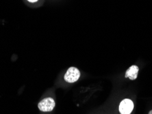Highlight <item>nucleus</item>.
Here are the masks:
<instances>
[{"mask_svg": "<svg viewBox=\"0 0 152 114\" xmlns=\"http://www.w3.org/2000/svg\"><path fill=\"white\" fill-rule=\"evenodd\" d=\"M56 105L54 100L51 97H48L42 99L38 105V107L43 112H50L54 109Z\"/></svg>", "mask_w": 152, "mask_h": 114, "instance_id": "obj_1", "label": "nucleus"}, {"mask_svg": "<svg viewBox=\"0 0 152 114\" xmlns=\"http://www.w3.org/2000/svg\"><path fill=\"white\" fill-rule=\"evenodd\" d=\"M80 77V70L77 68H75V67H70L67 71H66L65 75H64V78L66 82L72 84V83L77 81L79 79Z\"/></svg>", "mask_w": 152, "mask_h": 114, "instance_id": "obj_2", "label": "nucleus"}, {"mask_svg": "<svg viewBox=\"0 0 152 114\" xmlns=\"http://www.w3.org/2000/svg\"><path fill=\"white\" fill-rule=\"evenodd\" d=\"M134 109V103L130 99L126 98L121 102L119 111L121 114H130Z\"/></svg>", "mask_w": 152, "mask_h": 114, "instance_id": "obj_3", "label": "nucleus"}, {"mask_svg": "<svg viewBox=\"0 0 152 114\" xmlns=\"http://www.w3.org/2000/svg\"><path fill=\"white\" fill-rule=\"evenodd\" d=\"M139 70V68L137 66L133 65L129 67L128 70L126 71V75L125 77L126 78L128 77L129 79L131 80H134L136 79V78L138 77V73Z\"/></svg>", "mask_w": 152, "mask_h": 114, "instance_id": "obj_4", "label": "nucleus"}, {"mask_svg": "<svg viewBox=\"0 0 152 114\" xmlns=\"http://www.w3.org/2000/svg\"><path fill=\"white\" fill-rule=\"evenodd\" d=\"M28 1H30V2H32V3H34V2L37 1L38 0H28Z\"/></svg>", "mask_w": 152, "mask_h": 114, "instance_id": "obj_5", "label": "nucleus"}, {"mask_svg": "<svg viewBox=\"0 0 152 114\" xmlns=\"http://www.w3.org/2000/svg\"><path fill=\"white\" fill-rule=\"evenodd\" d=\"M149 114H152V110H151V111H149Z\"/></svg>", "mask_w": 152, "mask_h": 114, "instance_id": "obj_6", "label": "nucleus"}]
</instances>
